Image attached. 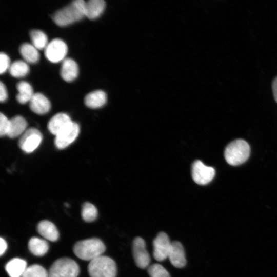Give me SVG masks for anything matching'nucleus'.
Here are the masks:
<instances>
[{"instance_id": "obj_1", "label": "nucleus", "mask_w": 277, "mask_h": 277, "mask_svg": "<svg viewBox=\"0 0 277 277\" xmlns=\"http://www.w3.org/2000/svg\"><path fill=\"white\" fill-rule=\"evenodd\" d=\"M86 2L75 0L56 11L53 15L55 23L65 27L80 21L85 16Z\"/></svg>"}, {"instance_id": "obj_2", "label": "nucleus", "mask_w": 277, "mask_h": 277, "mask_svg": "<svg viewBox=\"0 0 277 277\" xmlns=\"http://www.w3.org/2000/svg\"><path fill=\"white\" fill-rule=\"evenodd\" d=\"M106 250L104 243L99 239L92 238L77 242L73 251L81 260L91 261L102 255Z\"/></svg>"}, {"instance_id": "obj_3", "label": "nucleus", "mask_w": 277, "mask_h": 277, "mask_svg": "<svg viewBox=\"0 0 277 277\" xmlns=\"http://www.w3.org/2000/svg\"><path fill=\"white\" fill-rule=\"evenodd\" d=\"M250 152V148L248 143L243 139H237L226 146L224 151V157L229 165L238 166L248 160Z\"/></svg>"}, {"instance_id": "obj_4", "label": "nucleus", "mask_w": 277, "mask_h": 277, "mask_svg": "<svg viewBox=\"0 0 277 277\" xmlns=\"http://www.w3.org/2000/svg\"><path fill=\"white\" fill-rule=\"evenodd\" d=\"M88 271L90 277H116L117 266L113 260L102 255L90 261Z\"/></svg>"}, {"instance_id": "obj_5", "label": "nucleus", "mask_w": 277, "mask_h": 277, "mask_svg": "<svg viewBox=\"0 0 277 277\" xmlns=\"http://www.w3.org/2000/svg\"><path fill=\"white\" fill-rule=\"evenodd\" d=\"M48 272V277H77L80 268L73 260L62 258L53 262Z\"/></svg>"}, {"instance_id": "obj_6", "label": "nucleus", "mask_w": 277, "mask_h": 277, "mask_svg": "<svg viewBox=\"0 0 277 277\" xmlns=\"http://www.w3.org/2000/svg\"><path fill=\"white\" fill-rule=\"evenodd\" d=\"M42 139V134L38 129L30 128L20 137L18 145L25 152L31 153L38 147Z\"/></svg>"}, {"instance_id": "obj_7", "label": "nucleus", "mask_w": 277, "mask_h": 277, "mask_svg": "<svg viewBox=\"0 0 277 277\" xmlns=\"http://www.w3.org/2000/svg\"><path fill=\"white\" fill-rule=\"evenodd\" d=\"M68 51L66 44L62 39L55 38L50 41L45 49V55L51 62L56 63L63 61Z\"/></svg>"}, {"instance_id": "obj_8", "label": "nucleus", "mask_w": 277, "mask_h": 277, "mask_svg": "<svg viewBox=\"0 0 277 277\" xmlns=\"http://www.w3.org/2000/svg\"><path fill=\"white\" fill-rule=\"evenodd\" d=\"M192 177L193 181L199 185H206L214 178L215 171L212 167L204 165L201 161H195L192 166Z\"/></svg>"}, {"instance_id": "obj_9", "label": "nucleus", "mask_w": 277, "mask_h": 277, "mask_svg": "<svg viewBox=\"0 0 277 277\" xmlns=\"http://www.w3.org/2000/svg\"><path fill=\"white\" fill-rule=\"evenodd\" d=\"M171 243L166 233H159L153 241L154 258L159 262L163 261L168 258Z\"/></svg>"}, {"instance_id": "obj_10", "label": "nucleus", "mask_w": 277, "mask_h": 277, "mask_svg": "<svg viewBox=\"0 0 277 277\" xmlns=\"http://www.w3.org/2000/svg\"><path fill=\"white\" fill-rule=\"evenodd\" d=\"M145 241L140 237L134 239L132 244V252L135 263L141 269L149 267L150 256L148 252Z\"/></svg>"}, {"instance_id": "obj_11", "label": "nucleus", "mask_w": 277, "mask_h": 277, "mask_svg": "<svg viewBox=\"0 0 277 277\" xmlns=\"http://www.w3.org/2000/svg\"><path fill=\"white\" fill-rule=\"evenodd\" d=\"M79 132L78 124L73 122L67 128L55 136L54 144L56 147L59 149L66 148L75 140Z\"/></svg>"}, {"instance_id": "obj_12", "label": "nucleus", "mask_w": 277, "mask_h": 277, "mask_svg": "<svg viewBox=\"0 0 277 277\" xmlns=\"http://www.w3.org/2000/svg\"><path fill=\"white\" fill-rule=\"evenodd\" d=\"M72 122L68 114L58 113L50 120L48 124V129L52 134L56 136L70 126Z\"/></svg>"}, {"instance_id": "obj_13", "label": "nucleus", "mask_w": 277, "mask_h": 277, "mask_svg": "<svg viewBox=\"0 0 277 277\" xmlns=\"http://www.w3.org/2000/svg\"><path fill=\"white\" fill-rule=\"evenodd\" d=\"M168 259L171 264L179 268L184 267L186 264L185 251L182 244L178 241L171 243Z\"/></svg>"}, {"instance_id": "obj_14", "label": "nucleus", "mask_w": 277, "mask_h": 277, "mask_svg": "<svg viewBox=\"0 0 277 277\" xmlns=\"http://www.w3.org/2000/svg\"><path fill=\"white\" fill-rule=\"evenodd\" d=\"M30 109L38 114H44L48 112L51 108L49 100L41 93H35L29 102Z\"/></svg>"}, {"instance_id": "obj_15", "label": "nucleus", "mask_w": 277, "mask_h": 277, "mask_svg": "<svg viewBox=\"0 0 277 277\" xmlns=\"http://www.w3.org/2000/svg\"><path fill=\"white\" fill-rule=\"evenodd\" d=\"M60 74L65 81L70 82L75 80L78 74V67L72 58H66L62 61Z\"/></svg>"}, {"instance_id": "obj_16", "label": "nucleus", "mask_w": 277, "mask_h": 277, "mask_svg": "<svg viewBox=\"0 0 277 277\" xmlns=\"http://www.w3.org/2000/svg\"><path fill=\"white\" fill-rule=\"evenodd\" d=\"M38 233L46 240L55 242L59 238V232L55 225L48 220H43L37 226Z\"/></svg>"}, {"instance_id": "obj_17", "label": "nucleus", "mask_w": 277, "mask_h": 277, "mask_svg": "<svg viewBox=\"0 0 277 277\" xmlns=\"http://www.w3.org/2000/svg\"><path fill=\"white\" fill-rule=\"evenodd\" d=\"M106 3L103 0H89L86 2L85 16L91 19L98 17L104 12Z\"/></svg>"}, {"instance_id": "obj_18", "label": "nucleus", "mask_w": 277, "mask_h": 277, "mask_svg": "<svg viewBox=\"0 0 277 277\" xmlns=\"http://www.w3.org/2000/svg\"><path fill=\"white\" fill-rule=\"evenodd\" d=\"M27 267L26 261L14 258L6 264L5 269L10 277H22Z\"/></svg>"}, {"instance_id": "obj_19", "label": "nucleus", "mask_w": 277, "mask_h": 277, "mask_svg": "<svg viewBox=\"0 0 277 277\" xmlns=\"http://www.w3.org/2000/svg\"><path fill=\"white\" fill-rule=\"evenodd\" d=\"M107 101V96L102 90H96L88 93L85 97V105L92 109L98 108L104 106Z\"/></svg>"}, {"instance_id": "obj_20", "label": "nucleus", "mask_w": 277, "mask_h": 277, "mask_svg": "<svg viewBox=\"0 0 277 277\" xmlns=\"http://www.w3.org/2000/svg\"><path fill=\"white\" fill-rule=\"evenodd\" d=\"M27 122L20 115H17L10 119V126L7 135L10 138H14L22 135L27 130Z\"/></svg>"}, {"instance_id": "obj_21", "label": "nucleus", "mask_w": 277, "mask_h": 277, "mask_svg": "<svg viewBox=\"0 0 277 277\" xmlns=\"http://www.w3.org/2000/svg\"><path fill=\"white\" fill-rule=\"evenodd\" d=\"M28 246L30 252L37 256L44 255L49 249L48 242L37 237L31 238L29 241Z\"/></svg>"}, {"instance_id": "obj_22", "label": "nucleus", "mask_w": 277, "mask_h": 277, "mask_svg": "<svg viewBox=\"0 0 277 277\" xmlns=\"http://www.w3.org/2000/svg\"><path fill=\"white\" fill-rule=\"evenodd\" d=\"M19 53L27 63L34 64L37 62L39 59L38 50L32 44H23L20 46Z\"/></svg>"}, {"instance_id": "obj_23", "label": "nucleus", "mask_w": 277, "mask_h": 277, "mask_svg": "<svg viewBox=\"0 0 277 277\" xmlns=\"http://www.w3.org/2000/svg\"><path fill=\"white\" fill-rule=\"evenodd\" d=\"M16 88L18 92L17 101L21 104L29 102L34 94L31 85L27 82L21 81L17 83Z\"/></svg>"}, {"instance_id": "obj_24", "label": "nucleus", "mask_w": 277, "mask_h": 277, "mask_svg": "<svg viewBox=\"0 0 277 277\" xmlns=\"http://www.w3.org/2000/svg\"><path fill=\"white\" fill-rule=\"evenodd\" d=\"M10 74L16 78L25 76L29 72V67L27 62L22 60L13 62L9 69Z\"/></svg>"}, {"instance_id": "obj_25", "label": "nucleus", "mask_w": 277, "mask_h": 277, "mask_svg": "<svg viewBox=\"0 0 277 277\" xmlns=\"http://www.w3.org/2000/svg\"><path fill=\"white\" fill-rule=\"evenodd\" d=\"M32 44L37 49H45L48 44L46 34L39 30H32L30 32Z\"/></svg>"}, {"instance_id": "obj_26", "label": "nucleus", "mask_w": 277, "mask_h": 277, "mask_svg": "<svg viewBox=\"0 0 277 277\" xmlns=\"http://www.w3.org/2000/svg\"><path fill=\"white\" fill-rule=\"evenodd\" d=\"M98 212L94 205L89 202H85L82 206V216L87 222L94 221L97 217Z\"/></svg>"}, {"instance_id": "obj_27", "label": "nucleus", "mask_w": 277, "mask_h": 277, "mask_svg": "<svg viewBox=\"0 0 277 277\" xmlns=\"http://www.w3.org/2000/svg\"><path fill=\"white\" fill-rule=\"evenodd\" d=\"M22 277H48V272L43 266L33 264L27 267Z\"/></svg>"}, {"instance_id": "obj_28", "label": "nucleus", "mask_w": 277, "mask_h": 277, "mask_svg": "<svg viewBox=\"0 0 277 277\" xmlns=\"http://www.w3.org/2000/svg\"><path fill=\"white\" fill-rule=\"evenodd\" d=\"M148 273L150 277H170L168 271L159 264L150 265L148 268Z\"/></svg>"}, {"instance_id": "obj_29", "label": "nucleus", "mask_w": 277, "mask_h": 277, "mask_svg": "<svg viewBox=\"0 0 277 277\" xmlns=\"http://www.w3.org/2000/svg\"><path fill=\"white\" fill-rule=\"evenodd\" d=\"M10 126V120L2 113L0 114V135L4 136L7 135L9 131Z\"/></svg>"}, {"instance_id": "obj_30", "label": "nucleus", "mask_w": 277, "mask_h": 277, "mask_svg": "<svg viewBox=\"0 0 277 277\" xmlns=\"http://www.w3.org/2000/svg\"><path fill=\"white\" fill-rule=\"evenodd\" d=\"M9 56L5 53L1 52L0 54V73L1 74L9 70L10 64Z\"/></svg>"}, {"instance_id": "obj_31", "label": "nucleus", "mask_w": 277, "mask_h": 277, "mask_svg": "<svg viewBox=\"0 0 277 277\" xmlns=\"http://www.w3.org/2000/svg\"><path fill=\"white\" fill-rule=\"evenodd\" d=\"M8 97V94L5 86L1 82L0 83V101L4 102L6 101Z\"/></svg>"}, {"instance_id": "obj_32", "label": "nucleus", "mask_w": 277, "mask_h": 277, "mask_svg": "<svg viewBox=\"0 0 277 277\" xmlns=\"http://www.w3.org/2000/svg\"><path fill=\"white\" fill-rule=\"evenodd\" d=\"M272 89L274 98L275 102L277 103V76L272 81Z\"/></svg>"}, {"instance_id": "obj_33", "label": "nucleus", "mask_w": 277, "mask_h": 277, "mask_svg": "<svg viewBox=\"0 0 277 277\" xmlns=\"http://www.w3.org/2000/svg\"><path fill=\"white\" fill-rule=\"evenodd\" d=\"M0 244H1V249H0V255H2L6 251L7 248V244L6 241L3 239L2 238L0 239Z\"/></svg>"}]
</instances>
